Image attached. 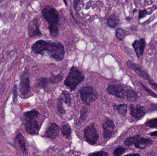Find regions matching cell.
I'll use <instances>...</instances> for the list:
<instances>
[{"label":"cell","instance_id":"obj_25","mask_svg":"<svg viewBox=\"0 0 157 156\" xmlns=\"http://www.w3.org/2000/svg\"><path fill=\"white\" fill-rule=\"evenodd\" d=\"M146 126L151 128H157V118L148 120L145 123Z\"/></svg>","mask_w":157,"mask_h":156},{"label":"cell","instance_id":"obj_36","mask_svg":"<svg viewBox=\"0 0 157 156\" xmlns=\"http://www.w3.org/2000/svg\"><path fill=\"white\" fill-rule=\"evenodd\" d=\"M80 2V1H75L74 2V7L75 9V10H76V8H77V5H78V3Z\"/></svg>","mask_w":157,"mask_h":156},{"label":"cell","instance_id":"obj_37","mask_svg":"<svg viewBox=\"0 0 157 156\" xmlns=\"http://www.w3.org/2000/svg\"><path fill=\"white\" fill-rule=\"evenodd\" d=\"M124 156H141L138 154H130L126 155Z\"/></svg>","mask_w":157,"mask_h":156},{"label":"cell","instance_id":"obj_13","mask_svg":"<svg viewBox=\"0 0 157 156\" xmlns=\"http://www.w3.org/2000/svg\"><path fill=\"white\" fill-rule=\"evenodd\" d=\"M40 126L36 119L28 120L26 124V132L31 135H37L39 131Z\"/></svg>","mask_w":157,"mask_h":156},{"label":"cell","instance_id":"obj_1","mask_svg":"<svg viewBox=\"0 0 157 156\" xmlns=\"http://www.w3.org/2000/svg\"><path fill=\"white\" fill-rule=\"evenodd\" d=\"M31 49L36 54L42 56L46 52L51 57L58 62L62 61L65 56L64 46L59 42H52L40 39L32 45Z\"/></svg>","mask_w":157,"mask_h":156},{"label":"cell","instance_id":"obj_9","mask_svg":"<svg viewBox=\"0 0 157 156\" xmlns=\"http://www.w3.org/2000/svg\"><path fill=\"white\" fill-rule=\"evenodd\" d=\"M123 84L118 85H109L107 88V91L109 94L121 99H126L127 89H125Z\"/></svg>","mask_w":157,"mask_h":156},{"label":"cell","instance_id":"obj_40","mask_svg":"<svg viewBox=\"0 0 157 156\" xmlns=\"http://www.w3.org/2000/svg\"><path fill=\"white\" fill-rule=\"evenodd\" d=\"M78 156V155H76V156Z\"/></svg>","mask_w":157,"mask_h":156},{"label":"cell","instance_id":"obj_5","mask_svg":"<svg viewBox=\"0 0 157 156\" xmlns=\"http://www.w3.org/2000/svg\"><path fill=\"white\" fill-rule=\"evenodd\" d=\"M79 92L82 103L86 105H90L91 103L97 100L98 93L92 87L89 86L82 87Z\"/></svg>","mask_w":157,"mask_h":156},{"label":"cell","instance_id":"obj_31","mask_svg":"<svg viewBox=\"0 0 157 156\" xmlns=\"http://www.w3.org/2000/svg\"><path fill=\"white\" fill-rule=\"evenodd\" d=\"M146 42L145 39L144 38H141L140 42V55L141 56H143L144 51L145 48Z\"/></svg>","mask_w":157,"mask_h":156},{"label":"cell","instance_id":"obj_19","mask_svg":"<svg viewBox=\"0 0 157 156\" xmlns=\"http://www.w3.org/2000/svg\"><path fill=\"white\" fill-rule=\"evenodd\" d=\"M60 98L67 106H71V98L69 92L66 90L63 91Z\"/></svg>","mask_w":157,"mask_h":156},{"label":"cell","instance_id":"obj_7","mask_svg":"<svg viewBox=\"0 0 157 156\" xmlns=\"http://www.w3.org/2000/svg\"><path fill=\"white\" fill-rule=\"evenodd\" d=\"M126 64L129 68L134 71L137 75L147 80L150 85L157 89V83L150 77L149 74L146 71L143 70L138 64L133 63L130 60L127 61Z\"/></svg>","mask_w":157,"mask_h":156},{"label":"cell","instance_id":"obj_23","mask_svg":"<svg viewBox=\"0 0 157 156\" xmlns=\"http://www.w3.org/2000/svg\"><path fill=\"white\" fill-rule=\"evenodd\" d=\"M39 115V113L36 110H32L24 113V115L28 120L31 119H36Z\"/></svg>","mask_w":157,"mask_h":156},{"label":"cell","instance_id":"obj_29","mask_svg":"<svg viewBox=\"0 0 157 156\" xmlns=\"http://www.w3.org/2000/svg\"><path fill=\"white\" fill-rule=\"evenodd\" d=\"M18 87L16 84L14 85L13 89V102H17V97H18Z\"/></svg>","mask_w":157,"mask_h":156},{"label":"cell","instance_id":"obj_28","mask_svg":"<svg viewBox=\"0 0 157 156\" xmlns=\"http://www.w3.org/2000/svg\"><path fill=\"white\" fill-rule=\"evenodd\" d=\"M62 100H61L60 98H59L58 100V106H57V108H58V111H59L60 113L61 114H64L66 113V111L64 110V108L63 106V103Z\"/></svg>","mask_w":157,"mask_h":156},{"label":"cell","instance_id":"obj_20","mask_svg":"<svg viewBox=\"0 0 157 156\" xmlns=\"http://www.w3.org/2000/svg\"><path fill=\"white\" fill-rule=\"evenodd\" d=\"M114 110H116L120 114L122 115H126L127 113V106L124 103L114 104L113 106Z\"/></svg>","mask_w":157,"mask_h":156},{"label":"cell","instance_id":"obj_15","mask_svg":"<svg viewBox=\"0 0 157 156\" xmlns=\"http://www.w3.org/2000/svg\"><path fill=\"white\" fill-rule=\"evenodd\" d=\"M15 145L24 154H27L26 147L25 137L21 133L17 135L14 140Z\"/></svg>","mask_w":157,"mask_h":156},{"label":"cell","instance_id":"obj_4","mask_svg":"<svg viewBox=\"0 0 157 156\" xmlns=\"http://www.w3.org/2000/svg\"><path fill=\"white\" fill-rule=\"evenodd\" d=\"M153 143L151 139L142 137L139 135L128 137L124 142V145L126 146H131L134 145L136 147L140 149H144L151 145Z\"/></svg>","mask_w":157,"mask_h":156},{"label":"cell","instance_id":"obj_14","mask_svg":"<svg viewBox=\"0 0 157 156\" xmlns=\"http://www.w3.org/2000/svg\"><path fill=\"white\" fill-rule=\"evenodd\" d=\"M59 127L55 123H51L47 128L45 133V136L49 139L54 140L56 139L59 134Z\"/></svg>","mask_w":157,"mask_h":156},{"label":"cell","instance_id":"obj_26","mask_svg":"<svg viewBox=\"0 0 157 156\" xmlns=\"http://www.w3.org/2000/svg\"><path fill=\"white\" fill-rule=\"evenodd\" d=\"M133 48L137 55V57L139 58L140 57V43L139 41L137 40H135L134 42L132 44ZM141 56V55H140Z\"/></svg>","mask_w":157,"mask_h":156},{"label":"cell","instance_id":"obj_10","mask_svg":"<svg viewBox=\"0 0 157 156\" xmlns=\"http://www.w3.org/2000/svg\"><path fill=\"white\" fill-rule=\"evenodd\" d=\"M129 108L131 111V115L137 120L143 119L147 113L145 107L139 104L136 106L131 104L129 106Z\"/></svg>","mask_w":157,"mask_h":156},{"label":"cell","instance_id":"obj_38","mask_svg":"<svg viewBox=\"0 0 157 156\" xmlns=\"http://www.w3.org/2000/svg\"><path fill=\"white\" fill-rule=\"evenodd\" d=\"M136 12H137V9H135L134 10H133V14H134L135 13H136Z\"/></svg>","mask_w":157,"mask_h":156},{"label":"cell","instance_id":"obj_32","mask_svg":"<svg viewBox=\"0 0 157 156\" xmlns=\"http://www.w3.org/2000/svg\"><path fill=\"white\" fill-rule=\"evenodd\" d=\"M125 151V148L123 147H118L114 150L113 152V156H120Z\"/></svg>","mask_w":157,"mask_h":156},{"label":"cell","instance_id":"obj_22","mask_svg":"<svg viewBox=\"0 0 157 156\" xmlns=\"http://www.w3.org/2000/svg\"><path fill=\"white\" fill-rule=\"evenodd\" d=\"M119 20L115 15H112L107 20V24L112 28H115L119 24Z\"/></svg>","mask_w":157,"mask_h":156},{"label":"cell","instance_id":"obj_16","mask_svg":"<svg viewBox=\"0 0 157 156\" xmlns=\"http://www.w3.org/2000/svg\"><path fill=\"white\" fill-rule=\"evenodd\" d=\"M49 82V79L44 77H41L38 80L35 85V87L38 89H45L48 85Z\"/></svg>","mask_w":157,"mask_h":156},{"label":"cell","instance_id":"obj_33","mask_svg":"<svg viewBox=\"0 0 157 156\" xmlns=\"http://www.w3.org/2000/svg\"><path fill=\"white\" fill-rule=\"evenodd\" d=\"M108 154L105 151H101L99 152H95L94 153L90 154L88 156H107Z\"/></svg>","mask_w":157,"mask_h":156},{"label":"cell","instance_id":"obj_34","mask_svg":"<svg viewBox=\"0 0 157 156\" xmlns=\"http://www.w3.org/2000/svg\"><path fill=\"white\" fill-rule=\"evenodd\" d=\"M147 14V12L146 10H140L139 12V19L144 18Z\"/></svg>","mask_w":157,"mask_h":156},{"label":"cell","instance_id":"obj_6","mask_svg":"<svg viewBox=\"0 0 157 156\" xmlns=\"http://www.w3.org/2000/svg\"><path fill=\"white\" fill-rule=\"evenodd\" d=\"M30 82L29 70L26 67L21 75L19 82V90L22 96H25L30 92Z\"/></svg>","mask_w":157,"mask_h":156},{"label":"cell","instance_id":"obj_30","mask_svg":"<svg viewBox=\"0 0 157 156\" xmlns=\"http://www.w3.org/2000/svg\"><path fill=\"white\" fill-rule=\"evenodd\" d=\"M140 84H141V86H142V88L146 92H147L150 96H152V97H154V98H157V95L156 93H155L154 92L152 91L150 89H149L148 87L146 86L145 85H144L143 83H141L140 82Z\"/></svg>","mask_w":157,"mask_h":156},{"label":"cell","instance_id":"obj_3","mask_svg":"<svg viewBox=\"0 0 157 156\" xmlns=\"http://www.w3.org/2000/svg\"><path fill=\"white\" fill-rule=\"evenodd\" d=\"M85 76L76 67H72L64 82L65 86L69 87L72 91L75 90L78 84L82 82Z\"/></svg>","mask_w":157,"mask_h":156},{"label":"cell","instance_id":"obj_21","mask_svg":"<svg viewBox=\"0 0 157 156\" xmlns=\"http://www.w3.org/2000/svg\"><path fill=\"white\" fill-rule=\"evenodd\" d=\"M64 75L62 72H60L57 75H54L52 73L50 77L49 81L52 84H56L59 83L63 79Z\"/></svg>","mask_w":157,"mask_h":156},{"label":"cell","instance_id":"obj_17","mask_svg":"<svg viewBox=\"0 0 157 156\" xmlns=\"http://www.w3.org/2000/svg\"><path fill=\"white\" fill-rule=\"evenodd\" d=\"M125 99L129 101L134 102L138 100L139 99V96L134 91L131 89H127Z\"/></svg>","mask_w":157,"mask_h":156},{"label":"cell","instance_id":"obj_8","mask_svg":"<svg viewBox=\"0 0 157 156\" xmlns=\"http://www.w3.org/2000/svg\"><path fill=\"white\" fill-rule=\"evenodd\" d=\"M84 135L87 142L91 145L95 144L99 137L93 124L90 125L85 128Z\"/></svg>","mask_w":157,"mask_h":156},{"label":"cell","instance_id":"obj_2","mask_svg":"<svg viewBox=\"0 0 157 156\" xmlns=\"http://www.w3.org/2000/svg\"><path fill=\"white\" fill-rule=\"evenodd\" d=\"M42 16L49 24V30L50 34L56 37L59 34V24L60 16L57 10L54 7L48 5L41 11Z\"/></svg>","mask_w":157,"mask_h":156},{"label":"cell","instance_id":"obj_18","mask_svg":"<svg viewBox=\"0 0 157 156\" xmlns=\"http://www.w3.org/2000/svg\"><path fill=\"white\" fill-rule=\"evenodd\" d=\"M61 132L66 138H70L71 134V129L69 124L67 123H63L60 127Z\"/></svg>","mask_w":157,"mask_h":156},{"label":"cell","instance_id":"obj_35","mask_svg":"<svg viewBox=\"0 0 157 156\" xmlns=\"http://www.w3.org/2000/svg\"><path fill=\"white\" fill-rule=\"evenodd\" d=\"M151 136H155V137H157V131H155V132H152L149 133Z\"/></svg>","mask_w":157,"mask_h":156},{"label":"cell","instance_id":"obj_24","mask_svg":"<svg viewBox=\"0 0 157 156\" xmlns=\"http://www.w3.org/2000/svg\"><path fill=\"white\" fill-rule=\"evenodd\" d=\"M88 114V109L87 108L84 107L81 109L80 116V120H81V121L85 122L86 120Z\"/></svg>","mask_w":157,"mask_h":156},{"label":"cell","instance_id":"obj_27","mask_svg":"<svg viewBox=\"0 0 157 156\" xmlns=\"http://www.w3.org/2000/svg\"><path fill=\"white\" fill-rule=\"evenodd\" d=\"M116 37L118 38V40L121 41L123 40L124 37V32L122 28H117L115 33Z\"/></svg>","mask_w":157,"mask_h":156},{"label":"cell","instance_id":"obj_11","mask_svg":"<svg viewBox=\"0 0 157 156\" xmlns=\"http://www.w3.org/2000/svg\"><path fill=\"white\" fill-rule=\"evenodd\" d=\"M28 35L30 38L40 37L42 34L40 30L38 19L34 18L31 20L28 25Z\"/></svg>","mask_w":157,"mask_h":156},{"label":"cell","instance_id":"obj_39","mask_svg":"<svg viewBox=\"0 0 157 156\" xmlns=\"http://www.w3.org/2000/svg\"><path fill=\"white\" fill-rule=\"evenodd\" d=\"M63 2H65V5H67V3L66 2V1H63Z\"/></svg>","mask_w":157,"mask_h":156},{"label":"cell","instance_id":"obj_12","mask_svg":"<svg viewBox=\"0 0 157 156\" xmlns=\"http://www.w3.org/2000/svg\"><path fill=\"white\" fill-rule=\"evenodd\" d=\"M102 126L103 137L105 139L110 137L114 131L115 127V125L113 120L110 119L105 120L102 124Z\"/></svg>","mask_w":157,"mask_h":156}]
</instances>
